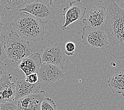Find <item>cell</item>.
<instances>
[{
  "label": "cell",
  "instance_id": "obj_22",
  "mask_svg": "<svg viewBox=\"0 0 124 110\" xmlns=\"http://www.w3.org/2000/svg\"><path fill=\"white\" fill-rule=\"evenodd\" d=\"M2 25H3V24H2V21H1V15H0V36L1 35V34L2 32Z\"/></svg>",
  "mask_w": 124,
  "mask_h": 110
},
{
  "label": "cell",
  "instance_id": "obj_16",
  "mask_svg": "<svg viewBox=\"0 0 124 110\" xmlns=\"http://www.w3.org/2000/svg\"><path fill=\"white\" fill-rule=\"evenodd\" d=\"M41 110H57L55 102L48 97H45L41 105Z\"/></svg>",
  "mask_w": 124,
  "mask_h": 110
},
{
  "label": "cell",
  "instance_id": "obj_15",
  "mask_svg": "<svg viewBox=\"0 0 124 110\" xmlns=\"http://www.w3.org/2000/svg\"><path fill=\"white\" fill-rule=\"evenodd\" d=\"M29 1L27 0H4L1 1L5 5V10L19 9L26 6Z\"/></svg>",
  "mask_w": 124,
  "mask_h": 110
},
{
  "label": "cell",
  "instance_id": "obj_12",
  "mask_svg": "<svg viewBox=\"0 0 124 110\" xmlns=\"http://www.w3.org/2000/svg\"><path fill=\"white\" fill-rule=\"evenodd\" d=\"M14 83L16 84V102L21 98L39 92L41 87L40 81L35 84H31L22 78H16Z\"/></svg>",
  "mask_w": 124,
  "mask_h": 110
},
{
  "label": "cell",
  "instance_id": "obj_20",
  "mask_svg": "<svg viewBox=\"0 0 124 110\" xmlns=\"http://www.w3.org/2000/svg\"><path fill=\"white\" fill-rule=\"evenodd\" d=\"M26 76V81L31 84H35L40 81L38 73H32Z\"/></svg>",
  "mask_w": 124,
  "mask_h": 110
},
{
  "label": "cell",
  "instance_id": "obj_5",
  "mask_svg": "<svg viewBox=\"0 0 124 110\" xmlns=\"http://www.w3.org/2000/svg\"><path fill=\"white\" fill-rule=\"evenodd\" d=\"M20 12H27L40 20L45 24L56 16L54 8L42 1L28 2L23 8L19 10Z\"/></svg>",
  "mask_w": 124,
  "mask_h": 110
},
{
  "label": "cell",
  "instance_id": "obj_13",
  "mask_svg": "<svg viewBox=\"0 0 124 110\" xmlns=\"http://www.w3.org/2000/svg\"><path fill=\"white\" fill-rule=\"evenodd\" d=\"M41 56L39 53H34L22 60L19 68L26 76L32 73H38L42 64Z\"/></svg>",
  "mask_w": 124,
  "mask_h": 110
},
{
  "label": "cell",
  "instance_id": "obj_9",
  "mask_svg": "<svg viewBox=\"0 0 124 110\" xmlns=\"http://www.w3.org/2000/svg\"><path fill=\"white\" fill-rule=\"evenodd\" d=\"M107 10L105 7L93 6L86 12L82 20L85 26L92 28L102 29L107 18Z\"/></svg>",
  "mask_w": 124,
  "mask_h": 110
},
{
  "label": "cell",
  "instance_id": "obj_8",
  "mask_svg": "<svg viewBox=\"0 0 124 110\" xmlns=\"http://www.w3.org/2000/svg\"><path fill=\"white\" fill-rule=\"evenodd\" d=\"M39 81L46 85H52L65 76L64 68L49 63H42L38 72Z\"/></svg>",
  "mask_w": 124,
  "mask_h": 110
},
{
  "label": "cell",
  "instance_id": "obj_10",
  "mask_svg": "<svg viewBox=\"0 0 124 110\" xmlns=\"http://www.w3.org/2000/svg\"><path fill=\"white\" fill-rule=\"evenodd\" d=\"M12 79L10 73L0 78V104L15 101L16 84L11 82Z\"/></svg>",
  "mask_w": 124,
  "mask_h": 110
},
{
  "label": "cell",
  "instance_id": "obj_7",
  "mask_svg": "<svg viewBox=\"0 0 124 110\" xmlns=\"http://www.w3.org/2000/svg\"><path fill=\"white\" fill-rule=\"evenodd\" d=\"M65 59V47L60 42L47 46L41 56L43 63H49L62 68H64Z\"/></svg>",
  "mask_w": 124,
  "mask_h": 110
},
{
  "label": "cell",
  "instance_id": "obj_4",
  "mask_svg": "<svg viewBox=\"0 0 124 110\" xmlns=\"http://www.w3.org/2000/svg\"><path fill=\"white\" fill-rule=\"evenodd\" d=\"M81 41L86 47L103 50L108 48V39L106 33L101 29L87 26L83 28Z\"/></svg>",
  "mask_w": 124,
  "mask_h": 110
},
{
  "label": "cell",
  "instance_id": "obj_3",
  "mask_svg": "<svg viewBox=\"0 0 124 110\" xmlns=\"http://www.w3.org/2000/svg\"><path fill=\"white\" fill-rule=\"evenodd\" d=\"M5 47L8 59L13 62H17L33 54V51L31 48L29 42L21 39L13 32H11Z\"/></svg>",
  "mask_w": 124,
  "mask_h": 110
},
{
  "label": "cell",
  "instance_id": "obj_17",
  "mask_svg": "<svg viewBox=\"0 0 124 110\" xmlns=\"http://www.w3.org/2000/svg\"><path fill=\"white\" fill-rule=\"evenodd\" d=\"M6 37L4 35L0 36V60H3L8 58L5 47H6Z\"/></svg>",
  "mask_w": 124,
  "mask_h": 110
},
{
  "label": "cell",
  "instance_id": "obj_21",
  "mask_svg": "<svg viewBox=\"0 0 124 110\" xmlns=\"http://www.w3.org/2000/svg\"><path fill=\"white\" fill-rule=\"evenodd\" d=\"M9 73V69L3 60H0V78L3 76L8 75Z\"/></svg>",
  "mask_w": 124,
  "mask_h": 110
},
{
  "label": "cell",
  "instance_id": "obj_19",
  "mask_svg": "<svg viewBox=\"0 0 124 110\" xmlns=\"http://www.w3.org/2000/svg\"><path fill=\"white\" fill-rule=\"evenodd\" d=\"M65 52L66 55L71 56L74 55L76 49V45L74 42L72 41H69L66 42L65 45Z\"/></svg>",
  "mask_w": 124,
  "mask_h": 110
},
{
  "label": "cell",
  "instance_id": "obj_1",
  "mask_svg": "<svg viewBox=\"0 0 124 110\" xmlns=\"http://www.w3.org/2000/svg\"><path fill=\"white\" fill-rule=\"evenodd\" d=\"M107 18L102 29L108 39V50L117 59L124 58V9L114 1L105 2Z\"/></svg>",
  "mask_w": 124,
  "mask_h": 110
},
{
  "label": "cell",
  "instance_id": "obj_6",
  "mask_svg": "<svg viewBox=\"0 0 124 110\" xmlns=\"http://www.w3.org/2000/svg\"><path fill=\"white\" fill-rule=\"evenodd\" d=\"M86 9V7L79 0L70 2L69 6L63 8V15L65 23L61 29L65 30L71 24L84 19Z\"/></svg>",
  "mask_w": 124,
  "mask_h": 110
},
{
  "label": "cell",
  "instance_id": "obj_14",
  "mask_svg": "<svg viewBox=\"0 0 124 110\" xmlns=\"http://www.w3.org/2000/svg\"><path fill=\"white\" fill-rule=\"evenodd\" d=\"M107 84L114 94H119L124 97V71L116 72Z\"/></svg>",
  "mask_w": 124,
  "mask_h": 110
},
{
  "label": "cell",
  "instance_id": "obj_11",
  "mask_svg": "<svg viewBox=\"0 0 124 110\" xmlns=\"http://www.w3.org/2000/svg\"><path fill=\"white\" fill-rule=\"evenodd\" d=\"M45 92L39 91L16 101L18 110H41V105L45 98Z\"/></svg>",
  "mask_w": 124,
  "mask_h": 110
},
{
  "label": "cell",
  "instance_id": "obj_18",
  "mask_svg": "<svg viewBox=\"0 0 124 110\" xmlns=\"http://www.w3.org/2000/svg\"><path fill=\"white\" fill-rule=\"evenodd\" d=\"M0 110H18L16 102H8L0 104Z\"/></svg>",
  "mask_w": 124,
  "mask_h": 110
},
{
  "label": "cell",
  "instance_id": "obj_2",
  "mask_svg": "<svg viewBox=\"0 0 124 110\" xmlns=\"http://www.w3.org/2000/svg\"><path fill=\"white\" fill-rule=\"evenodd\" d=\"M9 28L11 32L28 42H35L43 40L45 36V24L40 20L27 12H21Z\"/></svg>",
  "mask_w": 124,
  "mask_h": 110
}]
</instances>
